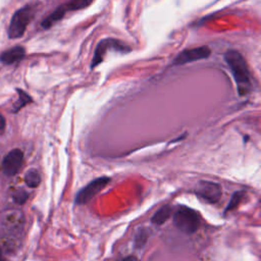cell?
Segmentation results:
<instances>
[{"instance_id":"cell-1","label":"cell","mask_w":261,"mask_h":261,"mask_svg":"<svg viewBox=\"0 0 261 261\" xmlns=\"http://www.w3.org/2000/svg\"><path fill=\"white\" fill-rule=\"evenodd\" d=\"M224 60L234 79L239 95H248L252 89V81L250 70L244 56L237 50H227L224 53Z\"/></svg>"},{"instance_id":"cell-2","label":"cell","mask_w":261,"mask_h":261,"mask_svg":"<svg viewBox=\"0 0 261 261\" xmlns=\"http://www.w3.org/2000/svg\"><path fill=\"white\" fill-rule=\"evenodd\" d=\"M109 51H115V52L124 54V53H129L132 51V47L118 39H114V38L102 39L96 46V49L92 58V62H91V69H94L96 66H98L104 60L105 55Z\"/></svg>"},{"instance_id":"cell-3","label":"cell","mask_w":261,"mask_h":261,"mask_svg":"<svg viewBox=\"0 0 261 261\" xmlns=\"http://www.w3.org/2000/svg\"><path fill=\"white\" fill-rule=\"evenodd\" d=\"M37 10L36 4H29L17 10L10 21V25L8 29V35L11 39L19 38L23 35L28 24L34 18V15Z\"/></svg>"},{"instance_id":"cell-4","label":"cell","mask_w":261,"mask_h":261,"mask_svg":"<svg viewBox=\"0 0 261 261\" xmlns=\"http://www.w3.org/2000/svg\"><path fill=\"white\" fill-rule=\"evenodd\" d=\"M93 1L94 0H69L68 2L62 3L41 22V25L43 29H50L56 22L61 20L66 13L85 9L92 4Z\"/></svg>"},{"instance_id":"cell-5","label":"cell","mask_w":261,"mask_h":261,"mask_svg":"<svg viewBox=\"0 0 261 261\" xmlns=\"http://www.w3.org/2000/svg\"><path fill=\"white\" fill-rule=\"evenodd\" d=\"M174 225L185 233H194L199 228V214L189 207H179L172 217Z\"/></svg>"},{"instance_id":"cell-6","label":"cell","mask_w":261,"mask_h":261,"mask_svg":"<svg viewBox=\"0 0 261 261\" xmlns=\"http://www.w3.org/2000/svg\"><path fill=\"white\" fill-rule=\"evenodd\" d=\"M211 55V49L208 46H199L196 48L185 49L178 53L172 61V65H184L198 60L206 59Z\"/></svg>"},{"instance_id":"cell-7","label":"cell","mask_w":261,"mask_h":261,"mask_svg":"<svg viewBox=\"0 0 261 261\" xmlns=\"http://www.w3.org/2000/svg\"><path fill=\"white\" fill-rule=\"evenodd\" d=\"M110 181L109 177L101 176L89 182L85 188H83L75 197L76 204H86L90 200H92L100 191H102Z\"/></svg>"},{"instance_id":"cell-8","label":"cell","mask_w":261,"mask_h":261,"mask_svg":"<svg viewBox=\"0 0 261 261\" xmlns=\"http://www.w3.org/2000/svg\"><path fill=\"white\" fill-rule=\"evenodd\" d=\"M195 193L203 201L214 204L218 202L221 197V188L216 182L202 180L197 184L195 188Z\"/></svg>"},{"instance_id":"cell-9","label":"cell","mask_w":261,"mask_h":261,"mask_svg":"<svg viewBox=\"0 0 261 261\" xmlns=\"http://www.w3.org/2000/svg\"><path fill=\"white\" fill-rule=\"evenodd\" d=\"M23 162V153L19 149L11 150L3 159L2 170L7 176L16 174L21 168Z\"/></svg>"},{"instance_id":"cell-10","label":"cell","mask_w":261,"mask_h":261,"mask_svg":"<svg viewBox=\"0 0 261 261\" xmlns=\"http://www.w3.org/2000/svg\"><path fill=\"white\" fill-rule=\"evenodd\" d=\"M24 56V49L20 46H15L5 52L0 56V60L5 64H11L21 60Z\"/></svg>"},{"instance_id":"cell-11","label":"cell","mask_w":261,"mask_h":261,"mask_svg":"<svg viewBox=\"0 0 261 261\" xmlns=\"http://www.w3.org/2000/svg\"><path fill=\"white\" fill-rule=\"evenodd\" d=\"M171 215V208L169 206H163L158 209L151 218V222L156 225L163 224Z\"/></svg>"},{"instance_id":"cell-12","label":"cell","mask_w":261,"mask_h":261,"mask_svg":"<svg viewBox=\"0 0 261 261\" xmlns=\"http://www.w3.org/2000/svg\"><path fill=\"white\" fill-rule=\"evenodd\" d=\"M24 181L28 187L30 188H36L41 182V176L38 170L36 169H30L25 175H24Z\"/></svg>"},{"instance_id":"cell-13","label":"cell","mask_w":261,"mask_h":261,"mask_svg":"<svg viewBox=\"0 0 261 261\" xmlns=\"http://www.w3.org/2000/svg\"><path fill=\"white\" fill-rule=\"evenodd\" d=\"M244 196H245V193H244L243 191L236 192V193L232 195V197H231L229 203L227 204V206H226V208H225V212L230 211V210L237 208V207L239 206V204L241 203V201L243 200Z\"/></svg>"},{"instance_id":"cell-14","label":"cell","mask_w":261,"mask_h":261,"mask_svg":"<svg viewBox=\"0 0 261 261\" xmlns=\"http://www.w3.org/2000/svg\"><path fill=\"white\" fill-rule=\"evenodd\" d=\"M18 95H19V99L17 101V103H15L14 105V110L13 111H18L20 108H22L24 105H27L28 103L32 102V98L23 91L21 90H17Z\"/></svg>"},{"instance_id":"cell-15","label":"cell","mask_w":261,"mask_h":261,"mask_svg":"<svg viewBox=\"0 0 261 261\" xmlns=\"http://www.w3.org/2000/svg\"><path fill=\"white\" fill-rule=\"evenodd\" d=\"M148 239V233H147V230H143L141 229L140 231H138L137 236H136V239H135V244L137 247H142L146 244V241Z\"/></svg>"},{"instance_id":"cell-16","label":"cell","mask_w":261,"mask_h":261,"mask_svg":"<svg viewBox=\"0 0 261 261\" xmlns=\"http://www.w3.org/2000/svg\"><path fill=\"white\" fill-rule=\"evenodd\" d=\"M29 195L27 192H24L23 190H20V191H16L14 194H13V199L14 201L17 203V204H23L25 202V200L28 199Z\"/></svg>"},{"instance_id":"cell-17","label":"cell","mask_w":261,"mask_h":261,"mask_svg":"<svg viewBox=\"0 0 261 261\" xmlns=\"http://www.w3.org/2000/svg\"><path fill=\"white\" fill-rule=\"evenodd\" d=\"M4 128H5V119H4V117L0 114V134L3 133Z\"/></svg>"},{"instance_id":"cell-18","label":"cell","mask_w":261,"mask_h":261,"mask_svg":"<svg viewBox=\"0 0 261 261\" xmlns=\"http://www.w3.org/2000/svg\"><path fill=\"white\" fill-rule=\"evenodd\" d=\"M121 261H138V259L135 256H127L124 259H122Z\"/></svg>"},{"instance_id":"cell-19","label":"cell","mask_w":261,"mask_h":261,"mask_svg":"<svg viewBox=\"0 0 261 261\" xmlns=\"http://www.w3.org/2000/svg\"><path fill=\"white\" fill-rule=\"evenodd\" d=\"M0 261H6L5 260V258L3 257V255H2V251H1V249H0Z\"/></svg>"}]
</instances>
